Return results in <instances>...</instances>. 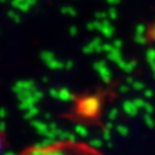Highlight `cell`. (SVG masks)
Wrapping results in <instances>:
<instances>
[{"instance_id":"15","label":"cell","mask_w":155,"mask_h":155,"mask_svg":"<svg viewBox=\"0 0 155 155\" xmlns=\"http://www.w3.org/2000/svg\"><path fill=\"white\" fill-rule=\"evenodd\" d=\"M108 16L110 17V20H116L117 18V11L114 8V7L109 9V12H108Z\"/></svg>"},{"instance_id":"1","label":"cell","mask_w":155,"mask_h":155,"mask_svg":"<svg viewBox=\"0 0 155 155\" xmlns=\"http://www.w3.org/2000/svg\"><path fill=\"white\" fill-rule=\"evenodd\" d=\"M16 155H105L91 145L77 140H61L55 143L31 146Z\"/></svg>"},{"instance_id":"19","label":"cell","mask_w":155,"mask_h":155,"mask_svg":"<svg viewBox=\"0 0 155 155\" xmlns=\"http://www.w3.org/2000/svg\"><path fill=\"white\" fill-rule=\"evenodd\" d=\"M9 16L12 17V18H14V21H15V22H20V16H18V15H16V14H15V13H9Z\"/></svg>"},{"instance_id":"11","label":"cell","mask_w":155,"mask_h":155,"mask_svg":"<svg viewBox=\"0 0 155 155\" xmlns=\"http://www.w3.org/2000/svg\"><path fill=\"white\" fill-rule=\"evenodd\" d=\"M145 32H146V27H145L144 24H138L136 27V35L145 36Z\"/></svg>"},{"instance_id":"21","label":"cell","mask_w":155,"mask_h":155,"mask_svg":"<svg viewBox=\"0 0 155 155\" xmlns=\"http://www.w3.org/2000/svg\"><path fill=\"white\" fill-rule=\"evenodd\" d=\"M107 2L110 4V5H116V4L120 2V0H107Z\"/></svg>"},{"instance_id":"16","label":"cell","mask_w":155,"mask_h":155,"mask_svg":"<svg viewBox=\"0 0 155 155\" xmlns=\"http://www.w3.org/2000/svg\"><path fill=\"white\" fill-rule=\"evenodd\" d=\"M113 46H114V48H116V50H121V47H123V41L121 39H115Z\"/></svg>"},{"instance_id":"24","label":"cell","mask_w":155,"mask_h":155,"mask_svg":"<svg viewBox=\"0 0 155 155\" xmlns=\"http://www.w3.org/2000/svg\"><path fill=\"white\" fill-rule=\"evenodd\" d=\"M150 68H152L155 72V62H152V63H150Z\"/></svg>"},{"instance_id":"22","label":"cell","mask_w":155,"mask_h":155,"mask_svg":"<svg viewBox=\"0 0 155 155\" xmlns=\"http://www.w3.org/2000/svg\"><path fill=\"white\" fill-rule=\"evenodd\" d=\"M1 148H2V134L0 132V152H1Z\"/></svg>"},{"instance_id":"7","label":"cell","mask_w":155,"mask_h":155,"mask_svg":"<svg viewBox=\"0 0 155 155\" xmlns=\"http://www.w3.org/2000/svg\"><path fill=\"white\" fill-rule=\"evenodd\" d=\"M101 28H102V24H101L100 21H97V20L87 24V29H89L90 31H93V30H98V31H100Z\"/></svg>"},{"instance_id":"12","label":"cell","mask_w":155,"mask_h":155,"mask_svg":"<svg viewBox=\"0 0 155 155\" xmlns=\"http://www.w3.org/2000/svg\"><path fill=\"white\" fill-rule=\"evenodd\" d=\"M107 16H108V14H106L105 12H99V13H97V14H95V18H97V21H100V22H102V21L107 20Z\"/></svg>"},{"instance_id":"3","label":"cell","mask_w":155,"mask_h":155,"mask_svg":"<svg viewBox=\"0 0 155 155\" xmlns=\"http://www.w3.org/2000/svg\"><path fill=\"white\" fill-rule=\"evenodd\" d=\"M94 68H95L97 70H99V72L102 75V77L106 78V81L109 79V70H108V68L106 67L105 61H99V62H97V63H94Z\"/></svg>"},{"instance_id":"14","label":"cell","mask_w":155,"mask_h":155,"mask_svg":"<svg viewBox=\"0 0 155 155\" xmlns=\"http://www.w3.org/2000/svg\"><path fill=\"white\" fill-rule=\"evenodd\" d=\"M83 52L85 53V54H91V53H93V52H95V51H94V47L92 46V45L87 44L86 46H84Z\"/></svg>"},{"instance_id":"18","label":"cell","mask_w":155,"mask_h":155,"mask_svg":"<svg viewBox=\"0 0 155 155\" xmlns=\"http://www.w3.org/2000/svg\"><path fill=\"white\" fill-rule=\"evenodd\" d=\"M69 33H70V36H71V37L77 36V33H78L77 28H76V27H71V28L69 29Z\"/></svg>"},{"instance_id":"25","label":"cell","mask_w":155,"mask_h":155,"mask_svg":"<svg viewBox=\"0 0 155 155\" xmlns=\"http://www.w3.org/2000/svg\"><path fill=\"white\" fill-rule=\"evenodd\" d=\"M152 36H153V37L155 38V27L153 28V30H152Z\"/></svg>"},{"instance_id":"2","label":"cell","mask_w":155,"mask_h":155,"mask_svg":"<svg viewBox=\"0 0 155 155\" xmlns=\"http://www.w3.org/2000/svg\"><path fill=\"white\" fill-rule=\"evenodd\" d=\"M101 24H102V28L100 30V32L102 33L106 38H111L113 35H114L115 29L113 28V25L110 24V22H109L108 20H105V21L101 22Z\"/></svg>"},{"instance_id":"10","label":"cell","mask_w":155,"mask_h":155,"mask_svg":"<svg viewBox=\"0 0 155 155\" xmlns=\"http://www.w3.org/2000/svg\"><path fill=\"white\" fill-rule=\"evenodd\" d=\"M134 40H136V43H137V44L145 45V44H146V41H147V38H146L145 36H141V35H136Z\"/></svg>"},{"instance_id":"20","label":"cell","mask_w":155,"mask_h":155,"mask_svg":"<svg viewBox=\"0 0 155 155\" xmlns=\"http://www.w3.org/2000/svg\"><path fill=\"white\" fill-rule=\"evenodd\" d=\"M25 1H27V4H28V5L30 6V7L37 4V0H25Z\"/></svg>"},{"instance_id":"5","label":"cell","mask_w":155,"mask_h":155,"mask_svg":"<svg viewBox=\"0 0 155 155\" xmlns=\"http://www.w3.org/2000/svg\"><path fill=\"white\" fill-rule=\"evenodd\" d=\"M13 5L22 12H28V9L30 8V6L27 4L25 0H13Z\"/></svg>"},{"instance_id":"4","label":"cell","mask_w":155,"mask_h":155,"mask_svg":"<svg viewBox=\"0 0 155 155\" xmlns=\"http://www.w3.org/2000/svg\"><path fill=\"white\" fill-rule=\"evenodd\" d=\"M108 59H109L110 61H115L116 63L120 62L122 60V53H121V51L114 48L110 53H108Z\"/></svg>"},{"instance_id":"13","label":"cell","mask_w":155,"mask_h":155,"mask_svg":"<svg viewBox=\"0 0 155 155\" xmlns=\"http://www.w3.org/2000/svg\"><path fill=\"white\" fill-rule=\"evenodd\" d=\"M47 66L50 67V68H52V69H58V68H62V63L60 61H56L55 59L53 60V61H51Z\"/></svg>"},{"instance_id":"6","label":"cell","mask_w":155,"mask_h":155,"mask_svg":"<svg viewBox=\"0 0 155 155\" xmlns=\"http://www.w3.org/2000/svg\"><path fill=\"white\" fill-rule=\"evenodd\" d=\"M40 58L43 59V61H44L46 64H48L51 61L54 60V54H53L52 52H48V51H44V52H41Z\"/></svg>"},{"instance_id":"23","label":"cell","mask_w":155,"mask_h":155,"mask_svg":"<svg viewBox=\"0 0 155 155\" xmlns=\"http://www.w3.org/2000/svg\"><path fill=\"white\" fill-rule=\"evenodd\" d=\"M67 68H71L72 67V62L71 61H69V62H67Z\"/></svg>"},{"instance_id":"8","label":"cell","mask_w":155,"mask_h":155,"mask_svg":"<svg viewBox=\"0 0 155 155\" xmlns=\"http://www.w3.org/2000/svg\"><path fill=\"white\" fill-rule=\"evenodd\" d=\"M62 14H66V15H70V16H76L77 15V11L72 7H63L61 9Z\"/></svg>"},{"instance_id":"9","label":"cell","mask_w":155,"mask_h":155,"mask_svg":"<svg viewBox=\"0 0 155 155\" xmlns=\"http://www.w3.org/2000/svg\"><path fill=\"white\" fill-rule=\"evenodd\" d=\"M146 58L150 63L155 62V48H148L146 52Z\"/></svg>"},{"instance_id":"17","label":"cell","mask_w":155,"mask_h":155,"mask_svg":"<svg viewBox=\"0 0 155 155\" xmlns=\"http://www.w3.org/2000/svg\"><path fill=\"white\" fill-rule=\"evenodd\" d=\"M102 50L104 52H107V53H110L111 51L114 50V46L110 44H104L102 45Z\"/></svg>"}]
</instances>
